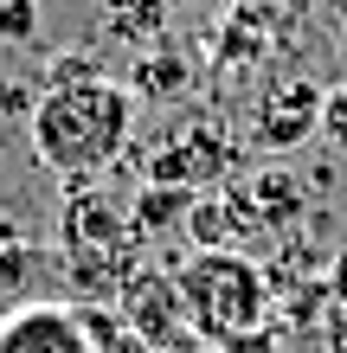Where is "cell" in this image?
<instances>
[{"instance_id": "3", "label": "cell", "mask_w": 347, "mask_h": 353, "mask_svg": "<svg viewBox=\"0 0 347 353\" xmlns=\"http://www.w3.org/2000/svg\"><path fill=\"white\" fill-rule=\"evenodd\" d=\"M315 135H321V84L315 77H277L257 97V141L290 154V148H302Z\"/></svg>"}, {"instance_id": "10", "label": "cell", "mask_w": 347, "mask_h": 353, "mask_svg": "<svg viewBox=\"0 0 347 353\" xmlns=\"http://www.w3.org/2000/svg\"><path fill=\"white\" fill-rule=\"evenodd\" d=\"M180 84H187V58L168 52L161 39H155V46H141V58H135V84H129V90H141V97H174Z\"/></svg>"}, {"instance_id": "5", "label": "cell", "mask_w": 347, "mask_h": 353, "mask_svg": "<svg viewBox=\"0 0 347 353\" xmlns=\"http://www.w3.org/2000/svg\"><path fill=\"white\" fill-rule=\"evenodd\" d=\"M226 168H232L226 135L219 129H187V135H174L168 148L148 161V180L155 186H180V193H206Z\"/></svg>"}, {"instance_id": "7", "label": "cell", "mask_w": 347, "mask_h": 353, "mask_svg": "<svg viewBox=\"0 0 347 353\" xmlns=\"http://www.w3.org/2000/svg\"><path fill=\"white\" fill-rule=\"evenodd\" d=\"M97 19L116 46H155L168 32V0H97Z\"/></svg>"}, {"instance_id": "14", "label": "cell", "mask_w": 347, "mask_h": 353, "mask_svg": "<svg viewBox=\"0 0 347 353\" xmlns=\"http://www.w3.org/2000/svg\"><path fill=\"white\" fill-rule=\"evenodd\" d=\"M168 7H174V0H168Z\"/></svg>"}, {"instance_id": "6", "label": "cell", "mask_w": 347, "mask_h": 353, "mask_svg": "<svg viewBox=\"0 0 347 353\" xmlns=\"http://www.w3.org/2000/svg\"><path fill=\"white\" fill-rule=\"evenodd\" d=\"M270 39H277V19L264 0H232L226 19L212 26V65L219 71H238V65H257L264 52H270Z\"/></svg>"}, {"instance_id": "8", "label": "cell", "mask_w": 347, "mask_h": 353, "mask_svg": "<svg viewBox=\"0 0 347 353\" xmlns=\"http://www.w3.org/2000/svg\"><path fill=\"white\" fill-rule=\"evenodd\" d=\"M296 205H302V186L290 174H257L251 193L238 199V225H277V219H290Z\"/></svg>"}, {"instance_id": "12", "label": "cell", "mask_w": 347, "mask_h": 353, "mask_svg": "<svg viewBox=\"0 0 347 353\" xmlns=\"http://www.w3.org/2000/svg\"><path fill=\"white\" fill-rule=\"evenodd\" d=\"M321 141L347 148V84L341 90H321Z\"/></svg>"}, {"instance_id": "4", "label": "cell", "mask_w": 347, "mask_h": 353, "mask_svg": "<svg viewBox=\"0 0 347 353\" xmlns=\"http://www.w3.org/2000/svg\"><path fill=\"white\" fill-rule=\"evenodd\" d=\"M0 353H97L90 327L65 302H26L0 321Z\"/></svg>"}, {"instance_id": "2", "label": "cell", "mask_w": 347, "mask_h": 353, "mask_svg": "<svg viewBox=\"0 0 347 353\" xmlns=\"http://www.w3.org/2000/svg\"><path fill=\"white\" fill-rule=\"evenodd\" d=\"M174 289H180V315L193 321L199 341H244L270 315V283L238 251H199L174 276Z\"/></svg>"}, {"instance_id": "9", "label": "cell", "mask_w": 347, "mask_h": 353, "mask_svg": "<svg viewBox=\"0 0 347 353\" xmlns=\"http://www.w3.org/2000/svg\"><path fill=\"white\" fill-rule=\"evenodd\" d=\"M32 263H39V244L26 238V225L13 212H0V296H19V289H26Z\"/></svg>"}, {"instance_id": "1", "label": "cell", "mask_w": 347, "mask_h": 353, "mask_svg": "<svg viewBox=\"0 0 347 353\" xmlns=\"http://www.w3.org/2000/svg\"><path fill=\"white\" fill-rule=\"evenodd\" d=\"M135 129V90L103 71L65 77V84H39V103L26 116L32 161L52 168L58 180H97L122 154Z\"/></svg>"}, {"instance_id": "11", "label": "cell", "mask_w": 347, "mask_h": 353, "mask_svg": "<svg viewBox=\"0 0 347 353\" xmlns=\"http://www.w3.org/2000/svg\"><path fill=\"white\" fill-rule=\"evenodd\" d=\"M0 39L7 46H39V0H0Z\"/></svg>"}, {"instance_id": "13", "label": "cell", "mask_w": 347, "mask_h": 353, "mask_svg": "<svg viewBox=\"0 0 347 353\" xmlns=\"http://www.w3.org/2000/svg\"><path fill=\"white\" fill-rule=\"evenodd\" d=\"M39 103V84H19V77H0V116H19L26 122Z\"/></svg>"}]
</instances>
